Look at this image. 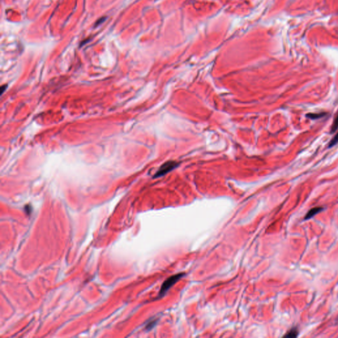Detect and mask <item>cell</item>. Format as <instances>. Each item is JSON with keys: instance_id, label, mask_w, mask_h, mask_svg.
Here are the masks:
<instances>
[{"instance_id": "6da1fadb", "label": "cell", "mask_w": 338, "mask_h": 338, "mask_svg": "<svg viewBox=\"0 0 338 338\" xmlns=\"http://www.w3.org/2000/svg\"><path fill=\"white\" fill-rule=\"evenodd\" d=\"M184 274L183 273H180V274H176L174 275H173L170 277V278H169L167 279H166L165 281L163 283L162 286H161V288H160V293H159V296L160 297H162L166 293H167L168 291V290L170 289V288L173 286L174 284H175L181 278H182V277L184 276Z\"/></svg>"}, {"instance_id": "7a4b0ae2", "label": "cell", "mask_w": 338, "mask_h": 338, "mask_svg": "<svg viewBox=\"0 0 338 338\" xmlns=\"http://www.w3.org/2000/svg\"><path fill=\"white\" fill-rule=\"evenodd\" d=\"M177 165H178V163L174 161H169V162L165 163L160 167V169L157 172V174H155V176L159 177L160 176H163L166 173H169V172H170V170H173L174 168L176 167Z\"/></svg>"}, {"instance_id": "3957f363", "label": "cell", "mask_w": 338, "mask_h": 338, "mask_svg": "<svg viewBox=\"0 0 338 338\" xmlns=\"http://www.w3.org/2000/svg\"><path fill=\"white\" fill-rule=\"evenodd\" d=\"M323 210V208L321 207H314L312 209H311L310 210V211L308 212V213L306 215L305 217H304V219H309L310 218L313 217L315 215H317L318 213H319L320 212H322Z\"/></svg>"}, {"instance_id": "277c9868", "label": "cell", "mask_w": 338, "mask_h": 338, "mask_svg": "<svg viewBox=\"0 0 338 338\" xmlns=\"http://www.w3.org/2000/svg\"><path fill=\"white\" fill-rule=\"evenodd\" d=\"M298 335V331L297 330V328H294L291 329L289 331L287 332V334L284 336L285 337H297Z\"/></svg>"}, {"instance_id": "5b68a950", "label": "cell", "mask_w": 338, "mask_h": 338, "mask_svg": "<svg viewBox=\"0 0 338 338\" xmlns=\"http://www.w3.org/2000/svg\"><path fill=\"white\" fill-rule=\"evenodd\" d=\"M326 115V113H319V114H314V113H309L307 115V117L309 118L310 119H317L323 117L324 116Z\"/></svg>"}, {"instance_id": "8992f818", "label": "cell", "mask_w": 338, "mask_h": 338, "mask_svg": "<svg viewBox=\"0 0 338 338\" xmlns=\"http://www.w3.org/2000/svg\"><path fill=\"white\" fill-rule=\"evenodd\" d=\"M337 128H338V114L336 116V119L334 120L333 125H332V127H331V132H334L337 130Z\"/></svg>"}, {"instance_id": "52a82bcc", "label": "cell", "mask_w": 338, "mask_h": 338, "mask_svg": "<svg viewBox=\"0 0 338 338\" xmlns=\"http://www.w3.org/2000/svg\"><path fill=\"white\" fill-rule=\"evenodd\" d=\"M337 143H338V133H337V134L335 136V137L333 138V139H332V140H331V141H330V143H329V146H328V147H333V146H334V145H336V144H337Z\"/></svg>"}, {"instance_id": "ba28073f", "label": "cell", "mask_w": 338, "mask_h": 338, "mask_svg": "<svg viewBox=\"0 0 338 338\" xmlns=\"http://www.w3.org/2000/svg\"><path fill=\"white\" fill-rule=\"evenodd\" d=\"M105 19H106V18H105V17H103V18H102L101 19H100V20H98V22H97V24H96V25H95V26H97V25H99L100 23H102V22H103V21H104L105 20Z\"/></svg>"}]
</instances>
